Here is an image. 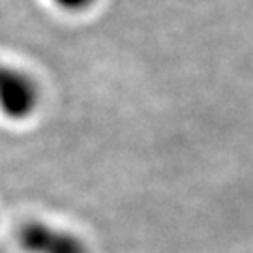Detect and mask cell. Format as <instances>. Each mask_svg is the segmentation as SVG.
<instances>
[{"mask_svg": "<svg viewBox=\"0 0 253 253\" xmlns=\"http://www.w3.org/2000/svg\"><path fill=\"white\" fill-rule=\"evenodd\" d=\"M42 103V88L32 73L15 64L0 60V115L23 122L36 115Z\"/></svg>", "mask_w": 253, "mask_h": 253, "instance_id": "1", "label": "cell"}, {"mask_svg": "<svg viewBox=\"0 0 253 253\" xmlns=\"http://www.w3.org/2000/svg\"><path fill=\"white\" fill-rule=\"evenodd\" d=\"M17 242L28 253H90L88 246L75 233L40 219L19 227Z\"/></svg>", "mask_w": 253, "mask_h": 253, "instance_id": "2", "label": "cell"}, {"mask_svg": "<svg viewBox=\"0 0 253 253\" xmlns=\"http://www.w3.org/2000/svg\"><path fill=\"white\" fill-rule=\"evenodd\" d=\"M53 4L56 8L70 11V13H79L84 9L92 8L96 4V0H53Z\"/></svg>", "mask_w": 253, "mask_h": 253, "instance_id": "3", "label": "cell"}]
</instances>
